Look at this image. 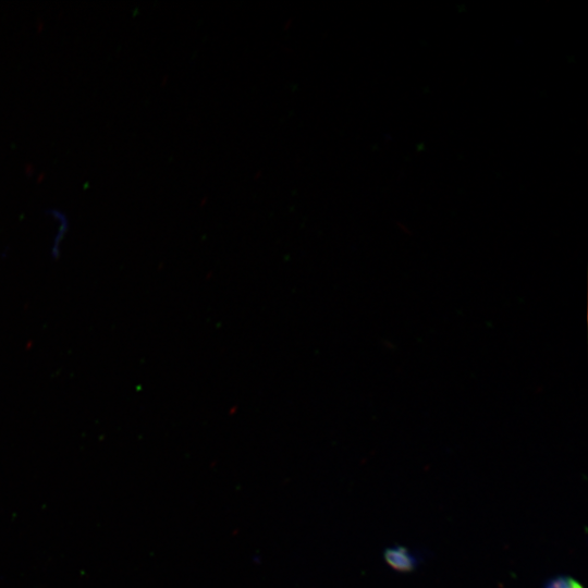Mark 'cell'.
<instances>
[{
  "mask_svg": "<svg viewBox=\"0 0 588 588\" xmlns=\"http://www.w3.org/2000/svg\"><path fill=\"white\" fill-rule=\"evenodd\" d=\"M543 588H584L583 585L571 576L560 575L549 579Z\"/></svg>",
  "mask_w": 588,
  "mask_h": 588,
  "instance_id": "7a4b0ae2",
  "label": "cell"
},
{
  "mask_svg": "<svg viewBox=\"0 0 588 588\" xmlns=\"http://www.w3.org/2000/svg\"><path fill=\"white\" fill-rule=\"evenodd\" d=\"M383 558L388 565L397 572H412L418 565V558L408 549L401 546L387 548Z\"/></svg>",
  "mask_w": 588,
  "mask_h": 588,
  "instance_id": "6da1fadb",
  "label": "cell"
}]
</instances>
